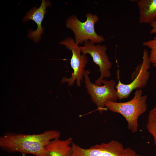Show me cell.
Returning <instances> with one entry per match:
<instances>
[{"mask_svg": "<svg viewBox=\"0 0 156 156\" xmlns=\"http://www.w3.org/2000/svg\"><path fill=\"white\" fill-rule=\"evenodd\" d=\"M60 136V131L54 130L33 134L8 132L0 136V147L10 153L17 152L36 156H48L45 147L51 141Z\"/></svg>", "mask_w": 156, "mask_h": 156, "instance_id": "cell-1", "label": "cell"}, {"mask_svg": "<svg viewBox=\"0 0 156 156\" xmlns=\"http://www.w3.org/2000/svg\"><path fill=\"white\" fill-rule=\"evenodd\" d=\"M141 89L136 90L133 98L125 102L107 101L105 104L106 108L110 111L122 115L128 123V129L133 133L136 132L139 125V117L147 109L146 95H143Z\"/></svg>", "mask_w": 156, "mask_h": 156, "instance_id": "cell-2", "label": "cell"}, {"mask_svg": "<svg viewBox=\"0 0 156 156\" xmlns=\"http://www.w3.org/2000/svg\"><path fill=\"white\" fill-rule=\"evenodd\" d=\"M85 21H80L75 15H70L66 21V26L73 32L75 41L78 45L90 40L94 43H100L105 39L101 35H98L94 29L95 24L98 21L99 18L96 14L88 13L86 15Z\"/></svg>", "mask_w": 156, "mask_h": 156, "instance_id": "cell-3", "label": "cell"}, {"mask_svg": "<svg viewBox=\"0 0 156 156\" xmlns=\"http://www.w3.org/2000/svg\"><path fill=\"white\" fill-rule=\"evenodd\" d=\"M90 72L85 70L83 77L85 87L88 93L90 96L92 102L96 105L100 114L107 109L105 104L107 101L116 102L118 99L116 83L114 80L104 79L101 81L103 85L99 86L91 82L89 76Z\"/></svg>", "mask_w": 156, "mask_h": 156, "instance_id": "cell-4", "label": "cell"}, {"mask_svg": "<svg viewBox=\"0 0 156 156\" xmlns=\"http://www.w3.org/2000/svg\"><path fill=\"white\" fill-rule=\"evenodd\" d=\"M59 43L65 45L66 48L71 51L72 55L70 64L73 70L71 77L69 78L66 77H63L61 80V83H67L69 86H72L74 85L76 81L77 86L79 87L84 78L83 74L85 70L84 68L88 62L87 55L81 54L79 46L71 37H67Z\"/></svg>", "mask_w": 156, "mask_h": 156, "instance_id": "cell-5", "label": "cell"}, {"mask_svg": "<svg viewBox=\"0 0 156 156\" xmlns=\"http://www.w3.org/2000/svg\"><path fill=\"white\" fill-rule=\"evenodd\" d=\"M149 53L147 49L143 51L142 61L141 64L136 68V75L133 76V79L128 84L121 83L119 79V72L117 73L118 82L116 86L118 99L120 100L127 98L132 91L137 89H140L145 87L147 85L150 75L148 70L151 67Z\"/></svg>", "mask_w": 156, "mask_h": 156, "instance_id": "cell-6", "label": "cell"}, {"mask_svg": "<svg viewBox=\"0 0 156 156\" xmlns=\"http://www.w3.org/2000/svg\"><path fill=\"white\" fill-rule=\"evenodd\" d=\"M68 156H124L125 148L117 141L112 140L85 148L73 142Z\"/></svg>", "mask_w": 156, "mask_h": 156, "instance_id": "cell-7", "label": "cell"}, {"mask_svg": "<svg viewBox=\"0 0 156 156\" xmlns=\"http://www.w3.org/2000/svg\"><path fill=\"white\" fill-rule=\"evenodd\" d=\"M79 47L82 54L90 55L93 62L99 67L100 75L95 81V83L101 86L102 80L104 78L109 77L111 75L110 70L112 64L107 54V47L100 44L95 45L94 42L88 40L84 43L83 46Z\"/></svg>", "mask_w": 156, "mask_h": 156, "instance_id": "cell-8", "label": "cell"}, {"mask_svg": "<svg viewBox=\"0 0 156 156\" xmlns=\"http://www.w3.org/2000/svg\"><path fill=\"white\" fill-rule=\"evenodd\" d=\"M51 6L50 1L43 0L39 8L33 7L27 12L23 19V22L28 20H32L36 23L37 26V29L34 31L29 30L27 34V37L35 42L37 43L40 40L41 35L43 33L44 29L42 26V23L47 12L46 8Z\"/></svg>", "mask_w": 156, "mask_h": 156, "instance_id": "cell-9", "label": "cell"}, {"mask_svg": "<svg viewBox=\"0 0 156 156\" xmlns=\"http://www.w3.org/2000/svg\"><path fill=\"white\" fill-rule=\"evenodd\" d=\"M73 140L71 137L64 140L58 138L51 140L45 147L46 154L48 156H68Z\"/></svg>", "mask_w": 156, "mask_h": 156, "instance_id": "cell-10", "label": "cell"}, {"mask_svg": "<svg viewBox=\"0 0 156 156\" xmlns=\"http://www.w3.org/2000/svg\"><path fill=\"white\" fill-rule=\"evenodd\" d=\"M137 4L140 23L150 24L156 21V0H139Z\"/></svg>", "mask_w": 156, "mask_h": 156, "instance_id": "cell-11", "label": "cell"}, {"mask_svg": "<svg viewBox=\"0 0 156 156\" xmlns=\"http://www.w3.org/2000/svg\"><path fill=\"white\" fill-rule=\"evenodd\" d=\"M146 128L153 137L154 143L156 146V107L152 108L149 113Z\"/></svg>", "mask_w": 156, "mask_h": 156, "instance_id": "cell-12", "label": "cell"}, {"mask_svg": "<svg viewBox=\"0 0 156 156\" xmlns=\"http://www.w3.org/2000/svg\"><path fill=\"white\" fill-rule=\"evenodd\" d=\"M142 45L150 50L149 57L151 64H156V37L152 40L143 42Z\"/></svg>", "mask_w": 156, "mask_h": 156, "instance_id": "cell-13", "label": "cell"}, {"mask_svg": "<svg viewBox=\"0 0 156 156\" xmlns=\"http://www.w3.org/2000/svg\"><path fill=\"white\" fill-rule=\"evenodd\" d=\"M124 156H144L137 153L134 150L130 147L125 148Z\"/></svg>", "mask_w": 156, "mask_h": 156, "instance_id": "cell-14", "label": "cell"}, {"mask_svg": "<svg viewBox=\"0 0 156 156\" xmlns=\"http://www.w3.org/2000/svg\"><path fill=\"white\" fill-rule=\"evenodd\" d=\"M150 25L152 28L150 31V34H155L156 35V21L153 22Z\"/></svg>", "mask_w": 156, "mask_h": 156, "instance_id": "cell-15", "label": "cell"}, {"mask_svg": "<svg viewBox=\"0 0 156 156\" xmlns=\"http://www.w3.org/2000/svg\"><path fill=\"white\" fill-rule=\"evenodd\" d=\"M153 66L156 68V64L153 65Z\"/></svg>", "mask_w": 156, "mask_h": 156, "instance_id": "cell-16", "label": "cell"}]
</instances>
